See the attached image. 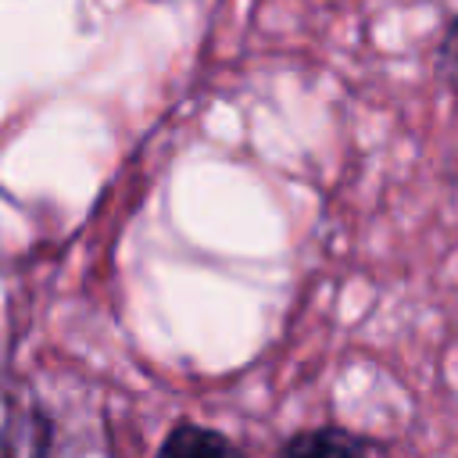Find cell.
Masks as SVG:
<instances>
[{
    "instance_id": "cell-2",
    "label": "cell",
    "mask_w": 458,
    "mask_h": 458,
    "mask_svg": "<svg viewBox=\"0 0 458 458\" xmlns=\"http://www.w3.org/2000/svg\"><path fill=\"white\" fill-rule=\"evenodd\" d=\"M279 458H369L365 444L340 426H311L286 437Z\"/></svg>"
},
{
    "instance_id": "cell-3",
    "label": "cell",
    "mask_w": 458,
    "mask_h": 458,
    "mask_svg": "<svg viewBox=\"0 0 458 458\" xmlns=\"http://www.w3.org/2000/svg\"><path fill=\"white\" fill-rule=\"evenodd\" d=\"M437 72H440V79L451 89H458V14L440 32V43H437Z\"/></svg>"
},
{
    "instance_id": "cell-1",
    "label": "cell",
    "mask_w": 458,
    "mask_h": 458,
    "mask_svg": "<svg viewBox=\"0 0 458 458\" xmlns=\"http://www.w3.org/2000/svg\"><path fill=\"white\" fill-rule=\"evenodd\" d=\"M154 458H243V447L215 426H200V422L182 419L165 433Z\"/></svg>"
}]
</instances>
